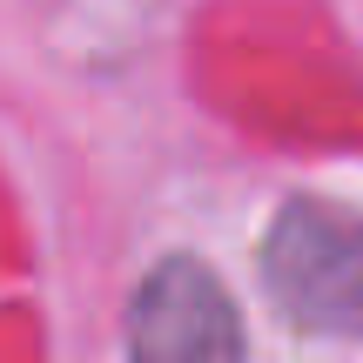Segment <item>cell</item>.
<instances>
[{
	"label": "cell",
	"mask_w": 363,
	"mask_h": 363,
	"mask_svg": "<svg viewBox=\"0 0 363 363\" xmlns=\"http://www.w3.org/2000/svg\"><path fill=\"white\" fill-rule=\"evenodd\" d=\"M262 289L296 330L363 337V216L310 195L283 202L262 235Z\"/></svg>",
	"instance_id": "obj_1"
},
{
	"label": "cell",
	"mask_w": 363,
	"mask_h": 363,
	"mask_svg": "<svg viewBox=\"0 0 363 363\" xmlns=\"http://www.w3.org/2000/svg\"><path fill=\"white\" fill-rule=\"evenodd\" d=\"M128 363H249L235 296L202 256H162L135 283Z\"/></svg>",
	"instance_id": "obj_2"
}]
</instances>
